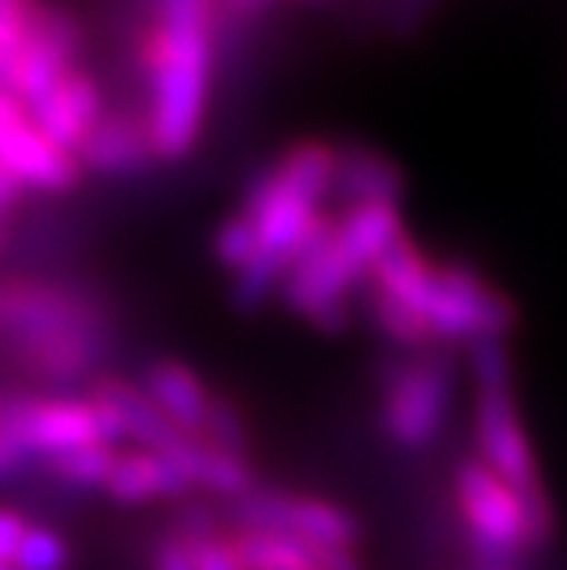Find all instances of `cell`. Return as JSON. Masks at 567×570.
<instances>
[{"label":"cell","mask_w":567,"mask_h":570,"mask_svg":"<svg viewBox=\"0 0 567 570\" xmlns=\"http://www.w3.org/2000/svg\"><path fill=\"white\" fill-rule=\"evenodd\" d=\"M137 67L148 89L151 148L159 163H180L203 137L211 81L218 63V27L211 19H151L137 30Z\"/></svg>","instance_id":"obj_1"},{"label":"cell","mask_w":567,"mask_h":570,"mask_svg":"<svg viewBox=\"0 0 567 570\" xmlns=\"http://www.w3.org/2000/svg\"><path fill=\"white\" fill-rule=\"evenodd\" d=\"M457 372L446 350L436 354H388L377 368L380 434L402 453H424L450 423Z\"/></svg>","instance_id":"obj_2"},{"label":"cell","mask_w":567,"mask_h":570,"mask_svg":"<svg viewBox=\"0 0 567 570\" xmlns=\"http://www.w3.org/2000/svg\"><path fill=\"white\" fill-rule=\"evenodd\" d=\"M472 434L479 449L476 456L524 497L535 552L549 549L553 538H557V508H553L546 482H541L535 445L527 439L520 405H516V391H476Z\"/></svg>","instance_id":"obj_3"},{"label":"cell","mask_w":567,"mask_h":570,"mask_svg":"<svg viewBox=\"0 0 567 570\" xmlns=\"http://www.w3.org/2000/svg\"><path fill=\"white\" fill-rule=\"evenodd\" d=\"M450 490L472 563H527V556H535L524 497L479 456L457 460Z\"/></svg>","instance_id":"obj_4"},{"label":"cell","mask_w":567,"mask_h":570,"mask_svg":"<svg viewBox=\"0 0 567 570\" xmlns=\"http://www.w3.org/2000/svg\"><path fill=\"white\" fill-rule=\"evenodd\" d=\"M424 321L446 350L472 346L479 338H509L520 324V309L476 265L450 258L436 265V291H431Z\"/></svg>","instance_id":"obj_5"},{"label":"cell","mask_w":567,"mask_h":570,"mask_svg":"<svg viewBox=\"0 0 567 570\" xmlns=\"http://www.w3.org/2000/svg\"><path fill=\"white\" fill-rule=\"evenodd\" d=\"M0 431L27 449L33 464L78 445H115L89 394H41L8 386L0 391Z\"/></svg>","instance_id":"obj_6"},{"label":"cell","mask_w":567,"mask_h":570,"mask_svg":"<svg viewBox=\"0 0 567 570\" xmlns=\"http://www.w3.org/2000/svg\"><path fill=\"white\" fill-rule=\"evenodd\" d=\"M332 228L335 214L332 225L292 262L281 291H276L284 309H292L295 317H303L324 335L346 332L350 321H354V295L358 287H365V273L340 250Z\"/></svg>","instance_id":"obj_7"},{"label":"cell","mask_w":567,"mask_h":570,"mask_svg":"<svg viewBox=\"0 0 567 570\" xmlns=\"http://www.w3.org/2000/svg\"><path fill=\"white\" fill-rule=\"evenodd\" d=\"M228 530H262V533H284L310 544H332V549H354L361 541L358 515H350L343 504L324 501V497L292 493L262 487L247 493L244 501L222 504Z\"/></svg>","instance_id":"obj_8"},{"label":"cell","mask_w":567,"mask_h":570,"mask_svg":"<svg viewBox=\"0 0 567 570\" xmlns=\"http://www.w3.org/2000/svg\"><path fill=\"white\" fill-rule=\"evenodd\" d=\"M0 166L27 191H45V196H67L86 180L78 155L48 140L19 96H11L4 85H0Z\"/></svg>","instance_id":"obj_9"},{"label":"cell","mask_w":567,"mask_h":570,"mask_svg":"<svg viewBox=\"0 0 567 570\" xmlns=\"http://www.w3.org/2000/svg\"><path fill=\"white\" fill-rule=\"evenodd\" d=\"M78 163L86 177H140L159 166L144 111H107L78 148Z\"/></svg>","instance_id":"obj_10"},{"label":"cell","mask_w":567,"mask_h":570,"mask_svg":"<svg viewBox=\"0 0 567 570\" xmlns=\"http://www.w3.org/2000/svg\"><path fill=\"white\" fill-rule=\"evenodd\" d=\"M86 394L96 405H104L111 412L115 423L126 434V442H133L137 449H155V453H163V449H170L177 439H185V431L166 420V412L144 394V386L126 380V375L104 372Z\"/></svg>","instance_id":"obj_11"},{"label":"cell","mask_w":567,"mask_h":570,"mask_svg":"<svg viewBox=\"0 0 567 570\" xmlns=\"http://www.w3.org/2000/svg\"><path fill=\"white\" fill-rule=\"evenodd\" d=\"M140 386L155 405L166 412V420L180 428L192 439H203L207 428V412L214 391L203 383V375L196 368H188L177 357H151L140 368Z\"/></svg>","instance_id":"obj_12"},{"label":"cell","mask_w":567,"mask_h":570,"mask_svg":"<svg viewBox=\"0 0 567 570\" xmlns=\"http://www.w3.org/2000/svg\"><path fill=\"white\" fill-rule=\"evenodd\" d=\"M104 493L115 504H155V501L177 504L192 497V487L166 453L133 445V449H118Z\"/></svg>","instance_id":"obj_13"},{"label":"cell","mask_w":567,"mask_h":570,"mask_svg":"<svg viewBox=\"0 0 567 570\" xmlns=\"http://www.w3.org/2000/svg\"><path fill=\"white\" fill-rule=\"evenodd\" d=\"M405 174L394 159L369 144H340V174H335L332 203L358 206V203H402Z\"/></svg>","instance_id":"obj_14"},{"label":"cell","mask_w":567,"mask_h":570,"mask_svg":"<svg viewBox=\"0 0 567 570\" xmlns=\"http://www.w3.org/2000/svg\"><path fill=\"white\" fill-rule=\"evenodd\" d=\"M402 233H405L402 203H358V206L335 210L332 236L346 258L365 273V281H369L372 262H377Z\"/></svg>","instance_id":"obj_15"},{"label":"cell","mask_w":567,"mask_h":570,"mask_svg":"<svg viewBox=\"0 0 567 570\" xmlns=\"http://www.w3.org/2000/svg\"><path fill=\"white\" fill-rule=\"evenodd\" d=\"M436 265L439 262H431L428 254L417 247L413 236L402 233L377 262H372L365 284L380 287L383 295L398 298L402 306L417 309L420 317H424L431 291H436Z\"/></svg>","instance_id":"obj_16"},{"label":"cell","mask_w":567,"mask_h":570,"mask_svg":"<svg viewBox=\"0 0 567 570\" xmlns=\"http://www.w3.org/2000/svg\"><path fill=\"white\" fill-rule=\"evenodd\" d=\"M270 174L281 180L287 191L303 196L310 203H332L335 196V174H340V144L329 140H299L270 163Z\"/></svg>","instance_id":"obj_17"},{"label":"cell","mask_w":567,"mask_h":570,"mask_svg":"<svg viewBox=\"0 0 567 570\" xmlns=\"http://www.w3.org/2000/svg\"><path fill=\"white\" fill-rule=\"evenodd\" d=\"M115 456H118L115 445H78V449H67V453L38 460L33 479H41L45 487H52L67 497H86L92 490L107 487Z\"/></svg>","instance_id":"obj_18"},{"label":"cell","mask_w":567,"mask_h":570,"mask_svg":"<svg viewBox=\"0 0 567 570\" xmlns=\"http://www.w3.org/2000/svg\"><path fill=\"white\" fill-rule=\"evenodd\" d=\"M361 302H365L372 327L383 335V343L394 346V354H436V350H442L428 321L417 309L402 306L398 298L383 295L380 287H361Z\"/></svg>","instance_id":"obj_19"},{"label":"cell","mask_w":567,"mask_h":570,"mask_svg":"<svg viewBox=\"0 0 567 570\" xmlns=\"http://www.w3.org/2000/svg\"><path fill=\"white\" fill-rule=\"evenodd\" d=\"M236 560L244 570H321L310 541L262 530H228Z\"/></svg>","instance_id":"obj_20"},{"label":"cell","mask_w":567,"mask_h":570,"mask_svg":"<svg viewBox=\"0 0 567 570\" xmlns=\"http://www.w3.org/2000/svg\"><path fill=\"white\" fill-rule=\"evenodd\" d=\"M287 269H292V262L281 258V254H273V250L255 254V258H251L244 269H236L233 281H228V302H233L239 313L262 309L265 302L276 298Z\"/></svg>","instance_id":"obj_21"},{"label":"cell","mask_w":567,"mask_h":570,"mask_svg":"<svg viewBox=\"0 0 567 570\" xmlns=\"http://www.w3.org/2000/svg\"><path fill=\"white\" fill-rule=\"evenodd\" d=\"M211 250L222 269H228V273L244 269L255 254H262V239H258L255 222H251L244 210L222 217V225L214 228V236H211Z\"/></svg>","instance_id":"obj_22"},{"label":"cell","mask_w":567,"mask_h":570,"mask_svg":"<svg viewBox=\"0 0 567 570\" xmlns=\"http://www.w3.org/2000/svg\"><path fill=\"white\" fill-rule=\"evenodd\" d=\"M203 442L214 445V449H225V453L251 456V423L244 416V409H239L233 397L222 394V391H214V397H211Z\"/></svg>","instance_id":"obj_23"},{"label":"cell","mask_w":567,"mask_h":570,"mask_svg":"<svg viewBox=\"0 0 567 570\" xmlns=\"http://www.w3.org/2000/svg\"><path fill=\"white\" fill-rule=\"evenodd\" d=\"M465 357L476 391H516L512 354L505 346V338H479V343L465 346Z\"/></svg>","instance_id":"obj_24"},{"label":"cell","mask_w":567,"mask_h":570,"mask_svg":"<svg viewBox=\"0 0 567 570\" xmlns=\"http://www.w3.org/2000/svg\"><path fill=\"white\" fill-rule=\"evenodd\" d=\"M70 560H75V552H70L63 533L33 523L11 567L16 570H70Z\"/></svg>","instance_id":"obj_25"},{"label":"cell","mask_w":567,"mask_h":570,"mask_svg":"<svg viewBox=\"0 0 567 570\" xmlns=\"http://www.w3.org/2000/svg\"><path fill=\"white\" fill-rule=\"evenodd\" d=\"M151 570H196L192 560V544H185L170 530H159V538L151 541Z\"/></svg>","instance_id":"obj_26"},{"label":"cell","mask_w":567,"mask_h":570,"mask_svg":"<svg viewBox=\"0 0 567 570\" xmlns=\"http://www.w3.org/2000/svg\"><path fill=\"white\" fill-rule=\"evenodd\" d=\"M30 519L19 512V508H4L0 504V563H16V556L22 549L30 533Z\"/></svg>","instance_id":"obj_27"},{"label":"cell","mask_w":567,"mask_h":570,"mask_svg":"<svg viewBox=\"0 0 567 570\" xmlns=\"http://www.w3.org/2000/svg\"><path fill=\"white\" fill-rule=\"evenodd\" d=\"M192 560H196V570H244L236 560L233 544H228V533L192 544Z\"/></svg>","instance_id":"obj_28"},{"label":"cell","mask_w":567,"mask_h":570,"mask_svg":"<svg viewBox=\"0 0 567 570\" xmlns=\"http://www.w3.org/2000/svg\"><path fill=\"white\" fill-rule=\"evenodd\" d=\"M38 468L33 464V456L22 449L19 442H11L4 431H0V487H8V482H22L30 475V471Z\"/></svg>","instance_id":"obj_29"},{"label":"cell","mask_w":567,"mask_h":570,"mask_svg":"<svg viewBox=\"0 0 567 570\" xmlns=\"http://www.w3.org/2000/svg\"><path fill=\"white\" fill-rule=\"evenodd\" d=\"M472 570H524V563H472Z\"/></svg>","instance_id":"obj_30"},{"label":"cell","mask_w":567,"mask_h":570,"mask_svg":"<svg viewBox=\"0 0 567 570\" xmlns=\"http://www.w3.org/2000/svg\"><path fill=\"white\" fill-rule=\"evenodd\" d=\"M0 570H16V567H11V563H0Z\"/></svg>","instance_id":"obj_31"}]
</instances>
